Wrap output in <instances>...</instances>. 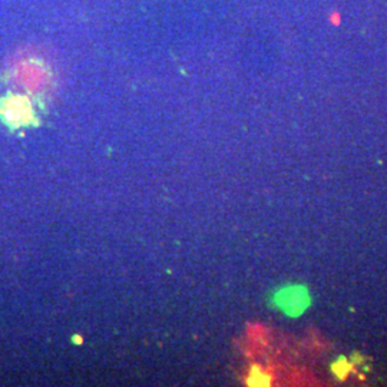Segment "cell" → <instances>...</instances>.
<instances>
[{"label": "cell", "instance_id": "1", "mask_svg": "<svg viewBox=\"0 0 387 387\" xmlns=\"http://www.w3.org/2000/svg\"><path fill=\"white\" fill-rule=\"evenodd\" d=\"M310 293L305 285H287L274 296V305L290 317H298L310 307Z\"/></svg>", "mask_w": 387, "mask_h": 387}, {"label": "cell", "instance_id": "2", "mask_svg": "<svg viewBox=\"0 0 387 387\" xmlns=\"http://www.w3.org/2000/svg\"><path fill=\"white\" fill-rule=\"evenodd\" d=\"M351 367V363L346 357H340L338 362L331 364V372L339 380H346Z\"/></svg>", "mask_w": 387, "mask_h": 387}, {"label": "cell", "instance_id": "3", "mask_svg": "<svg viewBox=\"0 0 387 387\" xmlns=\"http://www.w3.org/2000/svg\"><path fill=\"white\" fill-rule=\"evenodd\" d=\"M270 383H272V377L264 373L261 368L254 367L251 370V375L248 377L250 386H268Z\"/></svg>", "mask_w": 387, "mask_h": 387}]
</instances>
